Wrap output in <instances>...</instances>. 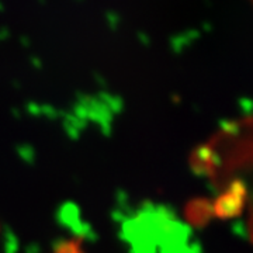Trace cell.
I'll use <instances>...</instances> for the list:
<instances>
[{
  "label": "cell",
  "mask_w": 253,
  "mask_h": 253,
  "mask_svg": "<svg viewBox=\"0 0 253 253\" xmlns=\"http://www.w3.org/2000/svg\"><path fill=\"white\" fill-rule=\"evenodd\" d=\"M222 138L226 139V142L234 146L229 151L232 154H236L238 165L246 166L248 173L253 176V117L244 120L235 126L229 128L228 132L222 134ZM236 162V159H235ZM246 212L245 222L248 224V232L253 241V180L249 181V186H246L239 197L236 200L234 217H238L241 214Z\"/></svg>",
  "instance_id": "obj_1"
},
{
  "label": "cell",
  "mask_w": 253,
  "mask_h": 253,
  "mask_svg": "<svg viewBox=\"0 0 253 253\" xmlns=\"http://www.w3.org/2000/svg\"><path fill=\"white\" fill-rule=\"evenodd\" d=\"M55 253H83L81 249V245L76 241H66L61 242L56 246Z\"/></svg>",
  "instance_id": "obj_2"
}]
</instances>
